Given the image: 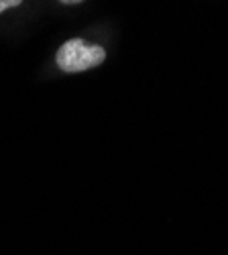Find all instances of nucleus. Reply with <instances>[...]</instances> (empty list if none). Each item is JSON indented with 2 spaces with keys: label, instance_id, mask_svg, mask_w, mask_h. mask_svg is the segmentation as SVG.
<instances>
[{
  "label": "nucleus",
  "instance_id": "obj_3",
  "mask_svg": "<svg viewBox=\"0 0 228 255\" xmlns=\"http://www.w3.org/2000/svg\"><path fill=\"white\" fill-rule=\"evenodd\" d=\"M59 2H64V4H77V2H84V0H59Z\"/></svg>",
  "mask_w": 228,
  "mask_h": 255
},
{
  "label": "nucleus",
  "instance_id": "obj_1",
  "mask_svg": "<svg viewBox=\"0 0 228 255\" xmlns=\"http://www.w3.org/2000/svg\"><path fill=\"white\" fill-rule=\"evenodd\" d=\"M106 59V51L102 45L90 43L84 39H70L59 47L55 61L61 72L76 74V72H86L92 68H98L102 61Z\"/></svg>",
  "mask_w": 228,
  "mask_h": 255
},
{
  "label": "nucleus",
  "instance_id": "obj_2",
  "mask_svg": "<svg viewBox=\"0 0 228 255\" xmlns=\"http://www.w3.org/2000/svg\"><path fill=\"white\" fill-rule=\"evenodd\" d=\"M23 0H0V14H2L4 10H8V8H14V6H18Z\"/></svg>",
  "mask_w": 228,
  "mask_h": 255
}]
</instances>
